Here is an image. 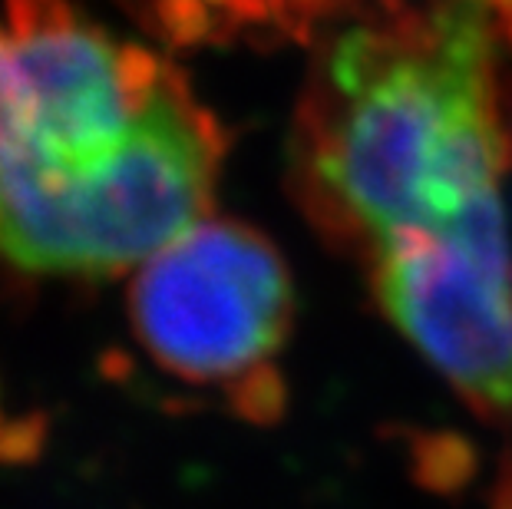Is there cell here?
Segmentation results:
<instances>
[{
	"label": "cell",
	"instance_id": "cell-7",
	"mask_svg": "<svg viewBox=\"0 0 512 509\" xmlns=\"http://www.w3.org/2000/svg\"><path fill=\"white\" fill-rule=\"evenodd\" d=\"M50 420L43 410H30L24 417L0 420V467H27L43 457Z\"/></svg>",
	"mask_w": 512,
	"mask_h": 509
},
{
	"label": "cell",
	"instance_id": "cell-2",
	"mask_svg": "<svg viewBox=\"0 0 512 509\" xmlns=\"http://www.w3.org/2000/svg\"><path fill=\"white\" fill-rule=\"evenodd\" d=\"M172 70L70 0H4L0 238L90 189L133 146Z\"/></svg>",
	"mask_w": 512,
	"mask_h": 509
},
{
	"label": "cell",
	"instance_id": "cell-3",
	"mask_svg": "<svg viewBox=\"0 0 512 509\" xmlns=\"http://www.w3.org/2000/svg\"><path fill=\"white\" fill-rule=\"evenodd\" d=\"M129 321L159 371L185 384L238 391L285 377L298 291L265 232L238 219H205L129 281Z\"/></svg>",
	"mask_w": 512,
	"mask_h": 509
},
{
	"label": "cell",
	"instance_id": "cell-4",
	"mask_svg": "<svg viewBox=\"0 0 512 509\" xmlns=\"http://www.w3.org/2000/svg\"><path fill=\"white\" fill-rule=\"evenodd\" d=\"M225 129L172 70L133 146L90 189L0 242L24 272L116 278L212 219Z\"/></svg>",
	"mask_w": 512,
	"mask_h": 509
},
{
	"label": "cell",
	"instance_id": "cell-6",
	"mask_svg": "<svg viewBox=\"0 0 512 509\" xmlns=\"http://www.w3.org/2000/svg\"><path fill=\"white\" fill-rule=\"evenodd\" d=\"M152 34L195 47L235 40H298L318 30L347 0H123Z\"/></svg>",
	"mask_w": 512,
	"mask_h": 509
},
{
	"label": "cell",
	"instance_id": "cell-8",
	"mask_svg": "<svg viewBox=\"0 0 512 509\" xmlns=\"http://www.w3.org/2000/svg\"><path fill=\"white\" fill-rule=\"evenodd\" d=\"M0 420H4V414H0Z\"/></svg>",
	"mask_w": 512,
	"mask_h": 509
},
{
	"label": "cell",
	"instance_id": "cell-5",
	"mask_svg": "<svg viewBox=\"0 0 512 509\" xmlns=\"http://www.w3.org/2000/svg\"><path fill=\"white\" fill-rule=\"evenodd\" d=\"M367 288L473 417L512 430V242L499 196L384 248Z\"/></svg>",
	"mask_w": 512,
	"mask_h": 509
},
{
	"label": "cell",
	"instance_id": "cell-1",
	"mask_svg": "<svg viewBox=\"0 0 512 509\" xmlns=\"http://www.w3.org/2000/svg\"><path fill=\"white\" fill-rule=\"evenodd\" d=\"M512 169V0H347L318 30L288 189L364 268L499 196Z\"/></svg>",
	"mask_w": 512,
	"mask_h": 509
}]
</instances>
